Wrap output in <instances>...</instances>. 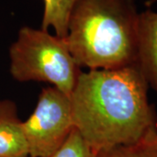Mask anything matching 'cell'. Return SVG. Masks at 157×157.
I'll use <instances>...</instances> for the list:
<instances>
[{
    "label": "cell",
    "instance_id": "52a82bcc",
    "mask_svg": "<svg viewBox=\"0 0 157 157\" xmlns=\"http://www.w3.org/2000/svg\"><path fill=\"white\" fill-rule=\"evenodd\" d=\"M44 11L41 29H53L55 35L65 39L67 34L68 20L77 0H43Z\"/></svg>",
    "mask_w": 157,
    "mask_h": 157
},
{
    "label": "cell",
    "instance_id": "ba28073f",
    "mask_svg": "<svg viewBox=\"0 0 157 157\" xmlns=\"http://www.w3.org/2000/svg\"><path fill=\"white\" fill-rule=\"evenodd\" d=\"M96 157H157V128H152L134 143L101 150Z\"/></svg>",
    "mask_w": 157,
    "mask_h": 157
},
{
    "label": "cell",
    "instance_id": "7a4b0ae2",
    "mask_svg": "<svg viewBox=\"0 0 157 157\" xmlns=\"http://www.w3.org/2000/svg\"><path fill=\"white\" fill-rule=\"evenodd\" d=\"M138 21L134 0H77L65 40L79 67H128L137 64Z\"/></svg>",
    "mask_w": 157,
    "mask_h": 157
},
{
    "label": "cell",
    "instance_id": "6da1fadb",
    "mask_svg": "<svg viewBox=\"0 0 157 157\" xmlns=\"http://www.w3.org/2000/svg\"><path fill=\"white\" fill-rule=\"evenodd\" d=\"M147 89L137 64L81 72L70 94L74 128L96 153L139 140L157 128Z\"/></svg>",
    "mask_w": 157,
    "mask_h": 157
},
{
    "label": "cell",
    "instance_id": "277c9868",
    "mask_svg": "<svg viewBox=\"0 0 157 157\" xmlns=\"http://www.w3.org/2000/svg\"><path fill=\"white\" fill-rule=\"evenodd\" d=\"M29 157H49L74 128L70 96L54 86L43 88L31 116L23 121Z\"/></svg>",
    "mask_w": 157,
    "mask_h": 157
},
{
    "label": "cell",
    "instance_id": "30bf717a",
    "mask_svg": "<svg viewBox=\"0 0 157 157\" xmlns=\"http://www.w3.org/2000/svg\"><path fill=\"white\" fill-rule=\"evenodd\" d=\"M156 2H157V0H148V1H147L146 6H152L153 4L156 3Z\"/></svg>",
    "mask_w": 157,
    "mask_h": 157
},
{
    "label": "cell",
    "instance_id": "3957f363",
    "mask_svg": "<svg viewBox=\"0 0 157 157\" xmlns=\"http://www.w3.org/2000/svg\"><path fill=\"white\" fill-rule=\"evenodd\" d=\"M10 73L19 82H47L70 96L80 67L65 39L49 31L23 26L9 49Z\"/></svg>",
    "mask_w": 157,
    "mask_h": 157
},
{
    "label": "cell",
    "instance_id": "8992f818",
    "mask_svg": "<svg viewBox=\"0 0 157 157\" xmlns=\"http://www.w3.org/2000/svg\"><path fill=\"white\" fill-rule=\"evenodd\" d=\"M22 124L16 104L0 100V157H29Z\"/></svg>",
    "mask_w": 157,
    "mask_h": 157
},
{
    "label": "cell",
    "instance_id": "5b68a950",
    "mask_svg": "<svg viewBox=\"0 0 157 157\" xmlns=\"http://www.w3.org/2000/svg\"><path fill=\"white\" fill-rule=\"evenodd\" d=\"M137 66L148 87L157 92V12L150 9L139 13Z\"/></svg>",
    "mask_w": 157,
    "mask_h": 157
},
{
    "label": "cell",
    "instance_id": "9c48e42d",
    "mask_svg": "<svg viewBox=\"0 0 157 157\" xmlns=\"http://www.w3.org/2000/svg\"><path fill=\"white\" fill-rule=\"evenodd\" d=\"M94 152L73 128L68 139L54 154L49 157H96Z\"/></svg>",
    "mask_w": 157,
    "mask_h": 157
}]
</instances>
